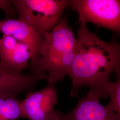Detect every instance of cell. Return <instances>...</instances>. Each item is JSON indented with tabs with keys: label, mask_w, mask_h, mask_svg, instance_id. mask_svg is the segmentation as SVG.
<instances>
[{
	"label": "cell",
	"mask_w": 120,
	"mask_h": 120,
	"mask_svg": "<svg viewBox=\"0 0 120 120\" xmlns=\"http://www.w3.org/2000/svg\"><path fill=\"white\" fill-rule=\"evenodd\" d=\"M77 41L68 75L72 81L70 94L79 97V90L88 87L99 98H108L109 78L120 74V45L108 42L88 30L86 23L78 19Z\"/></svg>",
	"instance_id": "cell-1"
},
{
	"label": "cell",
	"mask_w": 120,
	"mask_h": 120,
	"mask_svg": "<svg viewBox=\"0 0 120 120\" xmlns=\"http://www.w3.org/2000/svg\"><path fill=\"white\" fill-rule=\"evenodd\" d=\"M77 41L68 24L66 15L49 32L45 34L38 56L30 64V74L40 76L47 73L48 82L56 84L68 75Z\"/></svg>",
	"instance_id": "cell-2"
},
{
	"label": "cell",
	"mask_w": 120,
	"mask_h": 120,
	"mask_svg": "<svg viewBox=\"0 0 120 120\" xmlns=\"http://www.w3.org/2000/svg\"><path fill=\"white\" fill-rule=\"evenodd\" d=\"M18 20L32 26L44 36L59 23L69 0H13Z\"/></svg>",
	"instance_id": "cell-3"
},
{
	"label": "cell",
	"mask_w": 120,
	"mask_h": 120,
	"mask_svg": "<svg viewBox=\"0 0 120 120\" xmlns=\"http://www.w3.org/2000/svg\"><path fill=\"white\" fill-rule=\"evenodd\" d=\"M79 19L114 32H120V1L118 0H72L70 6Z\"/></svg>",
	"instance_id": "cell-4"
},
{
	"label": "cell",
	"mask_w": 120,
	"mask_h": 120,
	"mask_svg": "<svg viewBox=\"0 0 120 120\" xmlns=\"http://www.w3.org/2000/svg\"><path fill=\"white\" fill-rule=\"evenodd\" d=\"M21 102L24 118L30 120H60L59 111L54 109L58 102L55 84L48 83L41 90L29 92Z\"/></svg>",
	"instance_id": "cell-5"
},
{
	"label": "cell",
	"mask_w": 120,
	"mask_h": 120,
	"mask_svg": "<svg viewBox=\"0 0 120 120\" xmlns=\"http://www.w3.org/2000/svg\"><path fill=\"white\" fill-rule=\"evenodd\" d=\"M100 99L89 91L78 98L77 104L70 111L59 112L60 120H120V113L112 111L100 101Z\"/></svg>",
	"instance_id": "cell-6"
},
{
	"label": "cell",
	"mask_w": 120,
	"mask_h": 120,
	"mask_svg": "<svg viewBox=\"0 0 120 120\" xmlns=\"http://www.w3.org/2000/svg\"><path fill=\"white\" fill-rule=\"evenodd\" d=\"M0 32L28 47L31 55L30 64L37 59L43 43L44 36L33 27L18 19L6 18L0 21Z\"/></svg>",
	"instance_id": "cell-7"
},
{
	"label": "cell",
	"mask_w": 120,
	"mask_h": 120,
	"mask_svg": "<svg viewBox=\"0 0 120 120\" xmlns=\"http://www.w3.org/2000/svg\"><path fill=\"white\" fill-rule=\"evenodd\" d=\"M31 58L30 49L26 45L9 36L3 35L0 38V61L7 69L22 73Z\"/></svg>",
	"instance_id": "cell-8"
},
{
	"label": "cell",
	"mask_w": 120,
	"mask_h": 120,
	"mask_svg": "<svg viewBox=\"0 0 120 120\" xmlns=\"http://www.w3.org/2000/svg\"><path fill=\"white\" fill-rule=\"evenodd\" d=\"M45 77L46 74L34 76L0 72V95L16 97L17 95L33 89L39 81Z\"/></svg>",
	"instance_id": "cell-9"
},
{
	"label": "cell",
	"mask_w": 120,
	"mask_h": 120,
	"mask_svg": "<svg viewBox=\"0 0 120 120\" xmlns=\"http://www.w3.org/2000/svg\"><path fill=\"white\" fill-rule=\"evenodd\" d=\"M23 118L21 101L16 97L0 95V120H18Z\"/></svg>",
	"instance_id": "cell-10"
},
{
	"label": "cell",
	"mask_w": 120,
	"mask_h": 120,
	"mask_svg": "<svg viewBox=\"0 0 120 120\" xmlns=\"http://www.w3.org/2000/svg\"><path fill=\"white\" fill-rule=\"evenodd\" d=\"M116 76V82H110L108 86V98L110 101L106 106L112 111L120 113V74Z\"/></svg>",
	"instance_id": "cell-11"
},
{
	"label": "cell",
	"mask_w": 120,
	"mask_h": 120,
	"mask_svg": "<svg viewBox=\"0 0 120 120\" xmlns=\"http://www.w3.org/2000/svg\"><path fill=\"white\" fill-rule=\"evenodd\" d=\"M0 9L4 12L7 18L14 19L17 14L16 9L10 0H0Z\"/></svg>",
	"instance_id": "cell-12"
},
{
	"label": "cell",
	"mask_w": 120,
	"mask_h": 120,
	"mask_svg": "<svg viewBox=\"0 0 120 120\" xmlns=\"http://www.w3.org/2000/svg\"><path fill=\"white\" fill-rule=\"evenodd\" d=\"M0 72L7 73V74H20V73H15L14 72H13L12 71L9 70V69H7L1 63L0 61Z\"/></svg>",
	"instance_id": "cell-13"
}]
</instances>
